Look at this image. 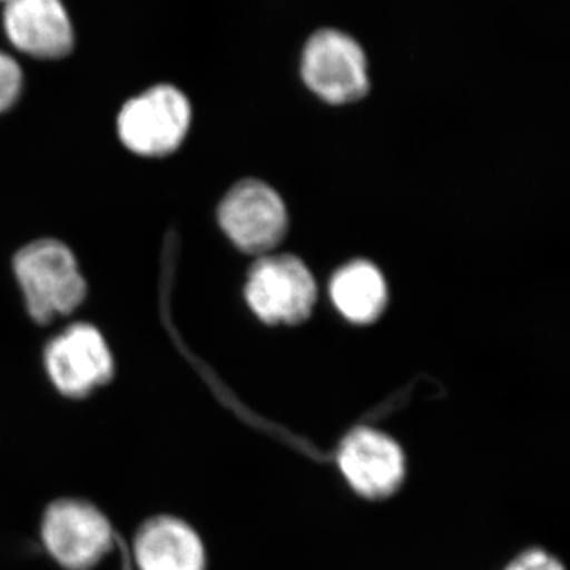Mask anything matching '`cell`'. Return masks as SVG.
I'll use <instances>...</instances> for the list:
<instances>
[{
    "mask_svg": "<svg viewBox=\"0 0 570 570\" xmlns=\"http://www.w3.org/2000/svg\"><path fill=\"white\" fill-rule=\"evenodd\" d=\"M14 273L39 324L73 313L86 296V281L73 253L56 239H40L14 257Z\"/></svg>",
    "mask_w": 570,
    "mask_h": 570,
    "instance_id": "obj_1",
    "label": "cell"
},
{
    "mask_svg": "<svg viewBox=\"0 0 570 570\" xmlns=\"http://www.w3.org/2000/svg\"><path fill=\"white\" fill-rule=\"evenodd\" d=\"M299 70L307 89L326 104L356 102L370 91L366 52L340 29H318L307 39Z\"/></svg>",
    "mask_w": 570,
    "mask_h": 570,
    "instance_id": "obj_2",
    "label": "cell"
},
{
    "mask_svg": "<svg viewBox=\"0 0 570 570\" xmlns=\"http://www.w3.org/2000/svg\"><path fill=\"white\" fill-rule=\"evenodd\" d=\"M245 294L247 305L265 324L296 325L313 313L317 285L295 255H262L250 268Z\"/></svg>",
    "mask_w": 570,
    "mask_h": 570,
    "instance_id": "obj_3",
    "label": "cell"
},
{
    "mask_svg": "<svg viewBox=\"0 0 570 570\" xmlns=\"http://www.w3.org/2000/svg\"><path fill=\"white\" fill-rule=\"evenodd\" d=\"M190 104L174 86H154L124 105L118 132L124 145L140 156L174 153L189 130Z\"/></svg>",
    "mask_w": 570,
    "mask_h": 570,
    "instance_id": "obj_4",
    "label": "cell"
},
{
    "mask_svg": "<svg viewBox=\"0 0 570 570\" xmlns=\"http://www.w3.org/2000/svg\"><path fill=\"white\" fill-rule=\"evenodd\" d=\"M336 463L351 490L367 501L392 498L406 480L404 450L374 428L348 431L337 448Z\"/></svg>",
    "mask_w": 570,
    "mask_h": 570,
    "instance_id": "obj_5",
    "label": "cell"
},
{
    "mask_svg": "<svg viewBox=\"0 0 570 570\" xmlns=\"http://www.w3.org/2000/svg\"><path fill=\"white\" fill-rule=\"evenodd\" d=\"M41 539L63 569L89 570L111 550L112 528L89 502L59 499L45 512Z\"/></svg>",
    "mask_w": 570,
    "mask_h": 570,
    "instance_id": "obj_6",
    "label": "cell"
},
{
    "mask_svg": "<svg viewBox=\"0 0 570 570\" xmlns=\"http://www.w3.org/2000/svg\"><path fill=\"white\" fill-rule=\"evenodd\" d=\"M219 223L239 249L268 255L287 234V209L268 184L245 179L225 195L219 206Z\"/></svg>",
    "mask_w": 570,
    "mask_h": 570,
    "instance_id": "obj_7",
    "label": "cell"
},
{
    "mask_svg": "<svg viewBox=\"0 0 570 570\" xmlns=\"http://www.w3.org/2000/svg\"><path fill=\"white\" fill-rule=\"evenodd\" d=\"M45 365L55 387L69 397L88 396L115 374L107 341L96 326L75 324L48 344Z\"/></svg>",
    "mask_w": 570,
    "mask_h": 570,
    "instance_id": "obj_8",
    "label": "cell"
},
{
    "mask_svg": "<svg viewBox=\"0 0 570 570\" xmlns=\"http://www.w3.org/2000/svg\"><path fill=\"white\" fill-rule=\"evenodd\" d=\"M3 24L18 50L58 59L73 48V24L62 0H7Z\"/></svg>",
    "mask_w": 570,
    "mask_h": 570,
    "instance_id": "obj_9",
    "label": "cell"
},
{
    "mask_svg": "<svg viewBox=\"0 0 570 570\" xmlns=\"http://www.w3.org/2000/svg\"><path fill=\"white\" fill-rule=\"evenodd\" d=\"M135 561L140 570H205L204 542L187 524L175 517L146 521L135 539Z\"/></svg>",
    "mask_w": 570,
    "mask_h": 570,
    "instance_id": "obj_10",
    "label": "cell"
},
{
    "mask_svg": "<svg viewBox=\"0 0 570 570\" xmlns=\"http://www.w3.org/2000/svg\"><path fill=\"white\" fill-rule=\"evenodd\" d=\"M336 309L347 321L366 325L377 321L387 306V284L376 265L356 261L337 269L330 285Z\"/></svg>",
    "mask_w": 570,
    "mask_h": 570,
    "instance_id": "obj_11",
    "label": "cell"
},
{
    "mask_svg": "<svg viewBox=\"0 0 570 570\" xmlns=\"http://www.w3.org/2000/svg\"><path fill=\"white\" fill-rule=\"evenodd\" d=\"M22 89V71L7 52L0 51V112L17 102Z\"/></svg>",
    "mask_w": 570,
    "mask_h": 570,
    "instance_id": "obj_12",
    "label": "cell"
},
{
    "mask_svg": "<svg viewBox=\"0 0 570 570\" xmlns=\"http://www.w3.org/2000/svg\"><path fill=\"white\" fill-rule=\"evenodd\" d=\"M505 570H566V568L549 551L531 549L510 561Z\"/></svg>",
    "mask_w": 570,
    "mask_h": 570,
    "instance_id": "obj_13",
    "label": "cell"
},
{
    "mask_svg": "<svg viewBox=\"0 0 570 570\" xmlns=\"http://www.w3.org/2000/svg\"><path fill=\"white\" fill-rule=\"evenodd\" d=\"M0 2H3V3H6V2H7V0H0Z\"/></svg>",
    "mask_w": 570,
    "mask_h": 570,
    "instance_id": "obj_14",
    "label": "cell"
}]
</instances>
